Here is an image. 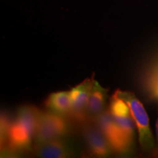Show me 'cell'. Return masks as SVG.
<instances>
[{"mask_svg":"<svg viewBox=\"0 0 158 158\" xmlns=\"http://www.w3.org/2000/svg\"><path fill=\"white\" fill-rule=\"evenodd\" d=\"M40 112L35 106L27 105L19 108L13 122H9L5 117L2 118V139L3 141L7 140V151L15 153L30 148Z\"/></svg>","mask_w":158,"mask_h":158,"instance_id":"cell-1","label":"cell"},{"mask_svg":"<svg viewBox=\"0 0 158 158\" xmlns=\"http://www.w3.org/2000/svg\"><path fill=\"white\" fill-rule=\"evenodd\" d=\"M114 94L123 100L129 106L131 116L137 127L139 143L142 149H152L155 146V141L150 129L149 117L141 101L136 98L134 93L128 91L118 89Z\"/></svg>","mask_w":158,"mask_h":158,"instance_id":"cell-2","label":"cell"},{"mask_svg":"<svg viewBox=\"0 0 158 158\" xmlns=\"http://www.w3.org/2000/svg\"><path fill=\"white\" fill-rule=\"evenodd\" d=\"M97 125L106 135L112 150L118 155H127L133 149V141H130L114 121L109 110H103L97 116Z\"/></svg>","mask_w":158,"mask_h":158,"instance_id":"cell-3","label":"cell"},{"mask_svg":"<svg viewBox=\"0 0 158 158\" xmlns=\"http://www.w3.org/2000/svg\"><path fill=\"white\" fill-rule=\"evenodd\" d=\"M68 130V124L61 114L40 112L35 134V142L42 143L60 138L67 133Z\"/></svg>","mask_w":158,"mask_h":158,"instance_id":"cell-4","label":"cell"},{"mask_svg":"<svg viewBox=\"0 0 158 158\" xmlns=\"http://www.w3.org/2000/svg\"><path fill=\"white\" fill-rule=\"evenodd\" d=\"M83 133L91 155L98 157H106L110 155L111 147L98 126L86 125Z\"/></svg>","mask_w":158,"mask_h":158,"instance_id":"cell-5","label":"cell"},{"mask_svg":"<svg viewBox=\"0 0 158 158\" xmlns=\"http://www.w3.org/2000/svg\"><path fill=\"white\" fill-rule=\"evenodd\" d=\"M94 75L91 78L85 79L84 81L70 90L72 109L70 113L73 114L78 119L84 118V112L87 110V106Z\"/></svg>","mask_w":158,"mask_h":158,"instance_id":"cell-6","label":"cell"},{"mask_svg":"<svg viewBox=\"0 0 158 158\" xmlns=\"http://www.w3.org/2000/svg\"><path fill=\"white\" fill-rule=\"evenodd\" d=\"M34 154L45 158H66L70 157L73 152L65 142L57 138L45 143H36Z\"/></svg>","mask_w":158,"mask_h":158,"instance_id":"cell-7","label":"cell"},{"mask_svg":"<svg viewBox=\"0 0 158 158\" xmlns=\"http://www.w3.org/2000/svg\"><path fill=\"white\" fill-rule=\"evenodd\" d=\"M108 89H106L93 78L92 89L89 99L87 111L93 116H98L104 110L108 99Z\"/></svg>","mask_w":158,"mask_h":158,"instance_id":"cell-8","label":"cell"},{"mask_svg":"<svg viewBox=\"0 0 158 158\" xmlns=\"http://www.w3.org/2000/svg\"><path fill=\"white\" fill-rule=\"evenodd\" d=\"M44 104L48 109L61 115L70 113L72 102L70 91H61L50 94Z\"/></svg>","mask_w":158,"mask_h":158,"instance_id":"cell-9","label":"cell"},{"mask_svg":"<svg viewBox=\"0 0 158 158\" xmlns=\"http://www.w3.org/2000/svg\"><path fill=\"white\" fill-rule=\"evenodd\" d=\"M148 87L151 95L158 98V65L150 75L148 80Z\"/></svg>","mask_w":158,"mask_h":158,"instance_id":"cell-10","label":"cell"},{"mask_svg":"<svg viewBox=\"0 0 158 158\" xmlns=\"http://www.w3.org/2000/svg\"><path fill=\"white\" fill-rule=\"evenodd\" d=\"M156 129H157V141H158V118L157 121V124H156Z\"/></svg>","mask_w":158,"mask_h":158,"instance_id":"cell-11","label":"cell"}]
</instances>
